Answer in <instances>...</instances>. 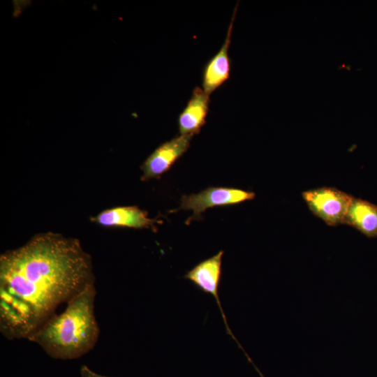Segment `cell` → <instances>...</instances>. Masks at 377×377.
Instances as JSON below:
<instances>
[{"instance_id":"obj_1","label":"cell","mask_w":377,"mask_h":377,"mask_svg":"<svg viewBox=\"0 0 377 377\" xmlns=\"http://www.w3.org/2000/svg\"><path fill=\"white\" fill-rule=\"evenodd\" d=\"M95 283L91 256L80 242L40 232L0 256V331L29 339L62 304Z\"/></svg>"},{"instance_id":"obj_2","label":"cell","mask_w":377,"mask_h":377,"mask_svg":"<svg viewBox=\"0 0 377 377\" xmlns=\"http://www.w3.org/2000/svg\"><path fill=\"white\" fill-rule=\"evenodd\" d=\"M96 289L92 283L71 299L64 311L52 316L29 341L51 357L69 360L94 349L100 334L95 316Z\"/></svg>"},{"instance_id":"obj_3","label":"cell","mask_w":377,"mask_h":377,"mask_svg":"<svg viewBox=\"0 0 377 377\" xmlns=\"http://www.w3.org/2000/svg\"><path fill=\"white\" fill-rule=\"evenodd\" d=\"M311 212L330 226L344 224L354 197L334 187H321L302 192Z\"/></svg>"},{"instance_id":"obj_4","label":"cell","mask_w":377,"mask_h":377,"mask_svg":"<svg viewBox=\"0 0 377 377\" xmlns=\"http://www.w3.org/2000/svg\"><path fill=\"white\" fill-rule=\"evenodd\" d=\"M256 194L253 191L230 187H209L198 193L182 196L177 210H191L192 217L188 219L189 223L194 219H199L201 214L208 208L228 206L253 200Z\"/></svg>"},{"instance_id":"obj_5","label":"cell","mask_w":377,"mask_h":377,"mask_svg":"<svg viewBox=\"0 0 377 377\" xmlns=\"http://www.w3.org/2000/svg\"><path fill=\"white\" fill-rule=\"evenodd\" d=\"M193 135H180L158 147L141 165V179L159 178L188 150Z\"/></svg>"},{"instance_id":"obj_6","label":"cell","mask_w":377,"mask_h":377,"mask_svg":"<svg viewBox=\"0 0 377 377\" xmlns=\"http://www.w3.org/2000/svg\"><path fill=\"white\" fill-rule=\"evenodd\" d=\"M223 253V251H220L217 254L200 262L184 275V279L189 280L202 292L209 293L215 298L221 312L227 332L236 341L228 327L219 297V287L222 276V258Z\"/></svg>"},{"instance_id":"obj_7","label":"cell","mask_w":377,"mask_h":377,"mask_svg":"<svg viewBox=\"0 0 377 377\" xmlns=\"http://www.w3.org/2000/svg\"><path fill=\"white\" fill-rule=\"evenodd\" d=\"M93 222L107 228H151L156 230L159 221L149 217L148 213L137 206H120L104 209L91 219Z\"/></svg>"},{"instance_id":"obj_8","label":"cell","mask_w":377,"mask_h":377,"mask_svg":"<svg viewBox=\"0 0 377 377\" xmlns=\"http://www.w3.org/2000/svg\"><path fill=\"white\" fill-rule=\"evenodd\" d=\"M235 7L231 22L228 27L224 43L218 52L205 64L202 72V89L210 94L229 79L230 61L228 49L231 40L233 22L235 17Z\"/></svg>"},{"instance_id":"obj_9","label":"cell","mask_w":377,"mask_h":377,"mask_svg":"<svg viewBox=\"0 0 377 377\" xmlns=\"http://www.w3.org/2000/svg\"><path fill=\"white\" fill-rule=\"evenodd\" d=\"M209 95L202 88L196 87L186 107L178 117L180 135L198 133L205 124L209 110Z\"/></svg>"},{"instance_id":"obj_10","label":"cell","mask_w":377,"mask_h":377,"mask_svg":"<svg viewBox=\"0 0 377 377\" xmlns=\"http://www.w3.org/2000/svg\"><path fill=\"white\" fill-rule=\"evenodd\" d=\"M369 237H377V206L367 200L353 198L345 223Z\"/></svg>"},{"instance_id":"obj_11","label":"cell","mask_w":377,"mask_h":377,"mask_svg":"<svg viewBox=\"0 0 377 377\" xmlns=\"http://www.w3.org/2000/svg\"><path fill=\"white\" fill-rule=\"evenodd\" d=\"M80 374L82 377H110V376H105L101 375L99 374H97L90 369L87 365H82L80 367Z\"/></svg>"}]
</instances>
